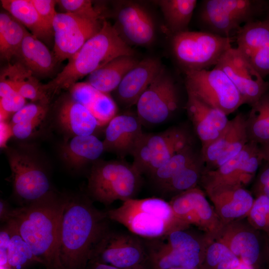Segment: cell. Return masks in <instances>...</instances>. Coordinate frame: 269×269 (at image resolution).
I'll return each instance as SVG.
<instances>
[{"label":"cell","mask_w":269,"mask_h":269,"mask_svg":"<svg viewBox=\"0 0 269 269\" xmlns=\"http://www.w3.org/2000/svg\"><path fill=\"white\" fill-rule=\"evenodd\" d=\"M106 213L85 201L68 199L61 217L58 256L61 269H84L108 231Z\"/></svg>","instance_id":"1"},{"label":"cell","mask_w":269,"mask_h":269,"mask_svg":"<svg viewBox=\"0 0 269 269\" xmlns=\"http://www.w3.org/2000/svg\"><path fill=\"white\" fill-rule=\"evenodd\" d=\"M68 199L50 195L8 211L10 222L34 255L48 269H61L58 256L60 223Z\"/></svg>","instance_id":"2"},{"label":"cell","mask_w":269,"mask_h":269,"mask_svg":"<svg viewBox=\"0 0 269 269\" xmlns=\"http://www.w3.org/2000/svg\"><path fill=\"white\" fill-rule=\"evenodd\" d=\"M122 55H134V51L114 27L104 20L100 30L88 39L69 60L56 76L43 85L47 93L70 89L85 76Z\"/></svg>","instance_id":"3"},{"label":"cell","mask_w":269,"mask_h":269,"mask_svg":"<svg viewBox=\"0 0 269 269\" xmlns=\"http://www.w3.org/2000/svg\"><path fill=\"white\" fill-rule=\"evenodd\" d=\"M138 237L156 239L186 225L175 215L169 203L159 198L130 199L106 213Z\"/></svg>","instance_id":"4"},{"label":"cell","mask_w":269,"mask_h":269,"mask_svg":"<svg viewBox=\"0 0 269 269\" xmlns=\"http://www.w3.org/2000/svg\"><path fill=\"white\" fill-rule=\"evenodd\" d=\"M141 174L123 161H101L93 165L88 188L96 200L109 205L116 200L134 198L139 187Z\"/></svg>","instance_id":"5"},{"label":"cell","mask_w":269,"mask_h":269,"mask_svg":"<svg viewBox=\"0 0 269 269\" xmlns=\"http://www.w3.org/2000/svg\"><path fill=\"white\" fill-rule=\"evenodd\" d=\"M232 38L208 32L186 31L172 35L174 57L186 71L207 69L216 66L231 47Z\"/></svg>","instance_id":"6"},{"label":"cell","mask_w":269,"mask_h":269,"mask_svg":"<svg viewBox=\"0 0 269 269\" xmlns=\"http://www.w3.org/2000/svg\"><path fill=\"white\" fill-rule=\"evenodd\" d=\"M265 7L263 0H205L200 5L199 19L203 31L230 37L242 24L255 20Z\"/></svg>","instance_id":"7"},{"label":"cell","mask_w":269,"mask_h":269,"mask_svg":"<svg viewBox=\"0 0 269 269\" xmlns=\"http://www.w3.org/2000/svg\"><path fill=\"white\" fill-rule=\"evenodd\" d=\"M186 91L227 116L244 105L238 90L225 72L215 66L212 70L186 71Z\"/></svg>","instance_id":"8"},{"label":"cell","mask_w":269,"mask_h":269,"mask_svg":"<svg viewBox=\"0 0 269 269\" xmlns=\"http://www.w3.org/2000/svg\"><path fill=\"white\" fill-rule=\"evenodd\" d=\"M192 145L189 134L173 127L157 134L143 133L132 156L133 166L141 174H152L175 153Z\"/></svg>","instance_id":"9"},{"label":"cell","mask_w":269,"mask_h":269,"mask_svg":"<svg viewBox=\"0 0 269 269\" xmlns=\"http://www.w3.org/2000/svg\"><path fill=\"white\" fill-rule=\"evenodd\" d=\"M104 20L77 14L57 13L53 22V54L57 63L72 57L101 29Z\"/></svg>","instance_id":"10"},{"label":"cell","mask_w":269,"mask_h":269,"mask_svg":"<svg viewBox=\"0 0 269 269\" xmlns=\"http://www.w3.org/2000/svg\"><path fill=\"white\" fill-rule=\"evenodd\" d=\"M179 103L175 81L162 67L137 102V116L141 121L161 124L176 111Z\"/></svg>","instance_id":"11"},{"label":"cell","mask_w":269,"mask_h":269,"mask_svg":"<svg viewBox=\"0 0 269 269\" xmlns=\"http://www.w3.org/2000/svg\"><path fill=\"white\" fill-rule=\"evenodd\" d=\"M263 160L259 145L249 141L238 154L219 167L204 169L200 181L205 190L220 185L244 187L252 180Z\"/></svg>","instance_id":"12"},{"label":"cell","mask_w":269,"mask_h":269,"mask_svg":"<svg viewBox=\"0 0 269 269\" xmlns=\"http://www.w3.org/2000/svg\"><path fill=\"white\" fill-rule=\"evenodd\" d=\"M216 67L223 71L240 93L244 104L252 106L269 89V82L245 59L236 48L231 47Z\"/></svg>","instance_id":"13"},{"label":"cell","mask_w":269,"mask_h":269,"mask_svg":"<svg viewBox=\"0 0 269 269\" xmlns=\"http://www.w3.org/2000/svg\"><path fill=\"white\" fill-rule=\"evenodd\" d=\"M144 246L132 233L110 232L104 234L96 245L92 257L103 263L122 268L138 267L145 256Z\"/></svg>","instance_id":"14"},{"label":"cell","mask_w":269,"mask_h":269,"mask_svg":"<svg viewBox=\"0 0 269 269\" xmlns=\"http://www.w3.org/2000/svg\"><path fill=\"white\" fill-rule=\"evenodd\" d=\"M116 6L114 27L124 40L129 45L150 44L155 38V26L148 11L132 1L118 2Z\"/></svg>","instance_id":"15"},{"label":"cell","mask_w":269,"mask_h":269,"mask_svg":"<svg viewBox=\"0 0 269 269\" xmlns=\"http://www.w3.org/2000/svg\"><path fill=\"white\" fill-rule=\"evenodd\" d=\"M8 162L14 190L19 197L30 203L50 195L46 173L30 157L14 152L9 155Z\"/></svg>","instance_id":"16"},{"label":"cell","mask_w":269,"mask_h":269,"mask_svg":"<svg viewBox=\"0 0 269 269\" xmlns=\"http://www.w3.org/2000/svg\"><path fill=\"white\" fill-rule=\"evenodd\" d=\"M249 141L247 131V117L237 114L214 141L201 149L205 170L219 167L238 154Z\"/></svg>","instance_id":"17"},{"label":"cell","mask_w":269,"mask_h":269,"mask_svg":"<svg viewBox=\"0 0 269 269\" xmlns=\"http://www.w3.org/2000/svg\"><path fill=\"white\" fill-rule=\"evenodd\" d=\"M236 47L264 78L269 74V21L254 20L236 32Z\"/></svg>","instance_id":"18"},{"label":"cell","mask_w":269,"mask_h":269,"mask_svg":"<svg viewBox=\"0 0 269 269\" xmlns=\"http://www.w3.org/2000/svg\"><path fill=\"white\" fill-rule=\"evenodd\" d=\"M169 204L175 216L186 225H195L212 232L220 231L219 217L197 187L177 194Z\"/></svg>","instance_id":"19"},{"label":"cell","mask_w":269,"mask_h":269,"mask_svg":"<svg viewBox=\"0 0 269 269\" xmlns=\"http://www.w3.org/2000/svg\"><path fill=\"white\" fill-rule=\"evenodd\" d=\"M143 133L142 121L137 116L116 115L108 123L103 141L104 150L124 158L132 155Z\"/></svg>","instance_id":"20"},{"label":"cell","mask_w":269,"mask_h":269,"mask_svg":"<svg viewBox=\"0 0 269 269\" xmlns=\"http://www.w3.org/2000/svg\"><path fill=\"white\" fill-rule=\"evenodd\" d=\"M186 110L201 143V149L216 139L229 120L222 111L212 107L187 92Z\"/></svg>","instance_id":"21"},{"label":"cell","mask_w":269,"mask_h":269,"mask_svg":"<svg viewBox=\"0 0 269 269\" xmlns=\"http://www.w3.org/2000/svg\"><path fill=\"white\" fill-rule=\"evenodd\" d=\"M162 67L160 60L155 58H146L139 61L126 74L116 90L120 104L126 107L136 105Z\"/></svg>","instance_id":"22"},{"label":"cell","mask_w":269,"mask_h":269,"mask_svg":"<svg viewBox=\"0 0 269 269\" xmlns=\"http://www.w3.org/2000/svg\"><path fill=\"white\" fill-rule=\"evenodd\" d=\"M219 219L225 222L248 215L254 199L244 187L220 185L206 190Z\"/></svg>","instance_id":"23"},{"label":"cell","mask_w":269,"mask_h":269,"mask_svg":"<svg viewBox=\"0 0 269 269\" xmlns=\"http://www.w3.org/2000/svg\"><path fill=\"white\" fill-rule=\"evenodd\" d=\"M71 98L87 109L103 126L114 118L117 107L108 93L102 92L88 82H77L70 88Z\"/></svg>","instance_id":"24"},{"label":"cell","mask_w":269,"mask_h":269,"mask_svg":"<svg viewBox=\"0 0 269 269\" xmlns=\"http://www.w3.org/2000/svg\"><path fill=\"white\" fill-rule=\"evenodd\" d=\"M0 80L6 82L25 99L48 102L47 93L33 72L20 61L9 63L0 72Z\"/></svg>","instance_id":"25"},{"label":"cell","mask_w":269,"mask_h":269,"mask_svg":"<svg viewBox=\"0 0 269 269\" xmlns=\"http://www.w3.org/2000/svg\"><path fill=\"white\" fill-rule=\"evenodd\" d=\"M220 242L225 244L241 261L251 266L259 260L261 243L254 229L239 226H228Z\"/></svg>","instance_id":"26"},{"label":"cell","mask_w":269,"mask_h":269,"mask_svg":"<svg viewBox=\"0 0 269 269\" xmlns=\"http://www.w3.org/2000/svg\"><path fill=\"white\" fill-rule=\"evenodd\" d=\"M139 61L134 56H119L90 74L87 82L98 90L108 94L116 90L126 74Z\"/></svg>","instance_id":"27"},{"label":"cell","mask_w":269,"mask_h":269,"mask_svg":"<svg viewBox=\"0 0 269 269\" xmlns=\"http://www.w3.org/2000/svg\"><path fill=\"white\" fill-rule=\"evenodd\" d=\"M17 57L34 74L46 75L57 63L43 42L26 30Z\"/></svg>","instance_id":"28"},{"label":"cell","mask_w":269,"mask_h":269,"mask_svg":"<svg viewBox=\"0 0 269 269\" xmlns=\"http://www.w3.org/2000/svg\"><path fill=\"white\" fill-rule=\"evenodd\" d=\"M58 120L64 130L74 136L92 135L99 126L97 120L90 111L71 98L61 103Z\"/></svg>","instance_id":"29"},{"label":"cell","mask_w":269,"mask_h":269,"mask_svg":"<svg viewBox=\"0 0 269 269\" xmlns=\"http://www.w3.org/2000/svg\"><path fill=\"white\" fill-rule=\"evenodd\" d=\"M2 6L26 27L31 33L41 41H48L54 36L40 17L31 0H1Z\"/></svg>","instance_id":"30"},{"label":"cell","mask_w":269,"mask_h":269,"mask_svg":"<svg viewBox=\"0 0 269 269\" xmlns=\"http://www.w3.org/2000/svg\"><path fill=\"white\" fill-rule=\"evenodd\" d=\"M154 242L150 251L154 269L197 268L201 262V253L182 248H169L160 241Z\"/></svg>","instance_id":"31"},{"label":"cell","mask_w":269,"mask_h":269,"mask_svg":"<svg viewBox=\"0 0 269 269\" xmlns=\"http://www.w3.org/2000/svg\"><path fill=\"white\" fill-rule=\"evenodd\" d=\"M104 151L103 141L95 135H76L64 146L63 156L71 166L79 168L97 159Z\"/></svg>","instance_id":"32"},{"label":"cell","mask_w":269,"mask_h":269,"mask_svg":"<svg viewBox=\"0 0 269 269\" xmlns=\"http://www.w3.org/2000/svg\"><path fill=\"white\" fill-rule=\"evenodd\" d=\"M159 6L167 30L172 35L188 31L196 0H160L155 1Z\"/></svg>","instance_id":"33"},{"label":"cell","mask_w":269,"mask_h":269,"mask_svg":"<svg viewBox=\"0 0 269 269\" xmlns=\"http://www.w3.org/2000/svg\"><path fill=\"white\" fill-rule=\"evenodd\" d=\"M26 29L8 12L0 13V56L9 61L17 57Z\"/></svg>","instance_id":"34"},{"label":"cell","mask_w":269,"mask_h":269,"mask_svg":"<svg viewBox=\"0 0 269 269\" xmlns=\"http://www.w3.org/2000/svg\"><path fill=\"white\" fill-rule=\"evenodd\" d=\"M252 106L247 116V131L249 141L259 145L269 141V92Z\"/></svg>","instance_id":"35"},{"label":"cell","mask_w":269,"mask_h":269,"mask_svg":"<svg viewBox=\"0 0 269 269\" xmlns=\"http://www.w3.org/2000/svg\"><path fill=\"white\" fill-rule=\"evenodd\" d=\"M205 163L201 155L160 187L166 193L179 194L196 187L200 181Z\"/></svg>","instance_id":"36"},{"label":"cell","mask_w":269,"mask_h":269,"mask_svg":"<svg viewBox=\"0 0 269 269\" xmlns=\"http://www.w3.org/2000/svg\"><path fill=\"white\" fill-rule=\"evenodd\" d=\"M200 155L201 153L197 154L192 145H190L175 153L150 175L155 183L161 187Z\"/></svg>","instance_id":"37"},{"label":"cell","mask_w":269,"mask_h":269,"mask_svg":"<svg viewBox=\"0 0 269 269\" xmlns=\"http://www.w3.org/2000/svg\"><path fill=\"white\" fill-rule=\"evenodd\" d=\"M6 222L11 232L7 253V263L10 269H24L32 263H41L14 226L9 221Z\"/></svg>","instance_id":"38"},{"label":"cell","mask_w":269,"mask_h":269,"mask_svg":"<svg viewBox=\"0 0 269 269\" xmlns=\"http://www.w3.org/2000/svg\"><path fill=\"white\" fill-rule=\"evenodd\" d=\"M25 99L6 82L0 80V117L5 121L10 114L15 113L25 105Z\"/></svg>","instance_id":"39"},{"label":"cell","mask_w":269,"mask_h":269,"mask_svg":"<svg viewBox=\"0 0 269 269\" xmlns=\"http://www.w3.org/2000/svg\"><path fill=\"white\" fill-rule=\"evenodd\" d=\"M253 228L264 231L269 236V198L264 195H258L254 200L248 215Z\"/></svg>","instance_id":"40"},{"label":"cell","mask_w":269,"mask_h":269,"mask_svg":"<svg viewBox=\"0 0 269 269\" xmlns=\"http://www.w3.org/2000/svg\"><path fill=\"white\" fill-rule=\"evenodd\" d=\"M57 3L65 12L103 19L100 9L94 7L89 0H60Z\"/></svg>","instance_id":"41"},{"label":"cell","mask_w":269,"mask_h":269,"mask_svg":"<svg viewBox=\"0 0 269 269\" xmlns=\"http://www.w3.org/2000/svg\"><path fill=\"white\" fill-rule=\"evenodd\" d=\"M235 256L225 244L218 241L211 243L208 247L206 261L209 266L216 267Z\"/></svg>","instance_id":"42"},{"label":"cell","mask_w":269,"mask_h":269,"mask_svg":"<svg viewBox=\"0 0 269 269\" xmlns=\"http://www.w3.org/2000/svg\"><path fill=\"white\" fill-rule=\"evenodd\" d=\"M47 110L46 103L26 104L13 114L11 119V126L20 122L30 121L40 116H45Z\"/></svg>","instance_id":"43"},{"label":"cell","mask_w":269,"mask_h":269,"mask_svg":"<svg viewBox=\"0 0 269 269\" xmlns=\"http://www.w3.org/2000/svg\"><path fill=\"white\" fill-rule=\"evenodd\" d=\"M31 1L41 19L48 28L53 32V22L57 13L55 9L57 0H31Z\"/></svg>","instance_id":"44"},{"label":"cell","mask_w":269,"mask_h":269,"mask_svg":"<svg viewBox=\"0 0 269 269\" xmlns=\"http://www.w3.org/2000/svg\"><path fill=\"white\" fill-rule=\"evenodd\" d=\"M45 117L40 116L30 121L20 122L12 125L13 135L21 139L28 138L34 133Z\"/></svg>","instance_id":"45"},{"label":"cell","mask_w":269,"mask_h":269,"mask_svg":"<svg viewBox=\"0 0 269 269\" xmlns=\"http://www.w3.org/2000/svg\"><path fill=\"white\" fill-rule=\"evenodd\" d=\"M11 236L10 228L7 224L0 232V267L8 266L7 253Z\"/></svg>","instance_id":"46"},{"label":"cell","mask_w":269,"mask_h":269,"mask_svg":"<svg viewBox=\"0 0 269 269\" xmlns=\"http://www.w3.org/2000/svg\"><path fill=\"white\" fill-rule=\"evenodd\" d=\"M256 189L258 195H264L269 198V166L266 168L259 175Z\"/></svg>","instance_id":"47"},{"label":"cell","mask_w":269,"mask_h":269,"mask_svg":"<svg viewBox=\"0 0 269 269\" xmlns=\"http://www.w3.org/2000/svg\"><path fill=\"white\" fill-rule=\"evenodd\" d=\"M0 145L3 148L6 146L8 139L13 135L12 126L5 121H0Z\"/></svg>","instance_id":"48"},{"label":"cell","mask_w":269,"mask_h":269,"mask_svg":"<svg viewBox=\"0 0 269 269\" xmlns=\"http://www.w3.org/2000/svg\"><path fill=\"white\" fill-rule=\"evenodd\" d=\"M259 147L263 159L269 164V141L259 145Z\"/></svg>","instance_id":"49"},{"label":"cell","mask_w":269,"mask_h":269,"mask_svg":"<svg viewBox=\"0 0 269 269\" xmlns=\"http://www.w3.org/2000/svg\"><path fill=\"white\" fill-rule=\"evenodd\" d=\"M94 269H143V268L142 266H140L138 267L131 269H122L117 268L111 265L101 263H98L95 265Z\"/></svg>","instance_id":"50"},{"label":"cell","mask_w":269,"mask_h":269,"mask_svg":"<svg viewBox=\"0 0 269 269\" xmlns=\"http://www.w3.org/2000/svg\"><path fill=\"white\" fill-rule=\"evenodd\" d=\"M234 269H254L253 266L248 265L241 261L239 265Z\"/></svg>","instance_id":"51"},{"label":"cell","mask_w":269,"mask_h":269,"mask_svg":"<svg viewBox=\"0 0 269 269\" xmlns=\"http://www.w3.org/2000/svg\"><path fill=\"white\" fill-rule=\"evenodd\" d=\"M0 269H11L9 266H6L4 267H0Z\"/></svg>","instance_id":"52"},{"label":"cell","mask_w":269,"mask_h":269,"mask_svg":"<svg viewBox=\"0 0 269 269\" xmlns=\"http://www.w3.org/2000/svg\"><path fill=\"white\" fill-rule=\"evenodd\" d=\"M268 247H269V236H268Z\"/></svg>","instance_id":"53"},{"label":"cell","mask_w":269,"mask_h":269,"mask_svg":"<svg viewBox=\"0 0 269 269\" xmlns=\"http://www.w3.org/2000/svg\"><path fill=\"white\" fill-rule=\"evenodd\" d=\"M267 20H268L269 21V9L268 16V18H267Z\"/></svg>","instance_id":"54"}]
</instances>
